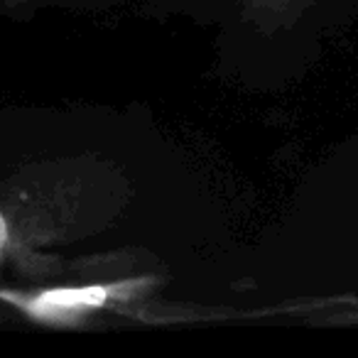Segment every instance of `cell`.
Returning <instances> with one entry per match:
<instances>
[{
	"mask_svg": "<svg viewBox=\"0 0 358 358\" xmlns=\"http://www.w3.org/2000/svg\"><path fill=\"white\" fill-rule=\"evenodd\" d=\"M159 275H130L57 287L0 289V302L20 314L25 322L47 329H86L101 317H128L159 322L152 309V294L162 287Z\"/></svg>",
	"mask_w": 358,
	"mask_h": 358,
	"instance_id": "1",
	"label": "cell"
},
{
	"mask_svg": "<svg viewBox=\"0 0 358 358\" xmlns=\"http://www.w3.org/2000/svg\"><path fill=\"white\" fill-rule=\"evenodd\" d=\"M17 260L22 273L35 278V275H50V265L42 258L32 253L30 243H27L25 234L17 226L15 216L0 206V268L6 265V260Z\"/></svg>",
	"mask_w": 358,
	"mask_h": 358,
	"instance_id": "2",
	"label": "cell"
},
{
	"mask_svg": "<svg viewBox=\"0 0 358 358\" xmlns=\"http://www.w3.org/2000/svg\"><path fill=\"white\" fill-rule=\"evenodd\" d=\"M245 6L258 15H278V13H289L307 0H243Z\"/></svg>",
	"mask_w": 358,
	"mask_h": 358,
	"instance_id": "3",
	"label": "cell"
}]
</instances>
